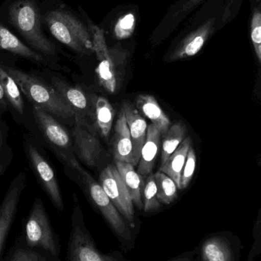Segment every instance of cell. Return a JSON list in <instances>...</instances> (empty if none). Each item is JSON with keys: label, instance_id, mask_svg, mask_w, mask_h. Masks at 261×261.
Wrapping results in <instances>:
<instances>
[{"label": "cell", "instance_id": "obj_10", "mask_svg": "<svg viewBox=\"0 0 261 261\" xmlns=\"http://www.w3.org/2000/svg\"><path fill=\"white\" fill-rule=\"evenodd\" d=\"M26 176L18 175L11 182L0 205V256L15 219L20 196L25 188Z\"/></svg>", "mask_w": 261, "mask_h": 261}, {"label": "cell", "instance_id": "obj_7", "mask_svg": "<svg viewBox=\"0 0 261 261\" xmlns=\"http://www.w3.org/2000/svg\"><path fill=\"white\" fill-rule=\"evenodd\" d=\"M100 182L103 190L125 219L130 228H134L133 201L116 167L109 165L104 168L100 175Z\"/></svg>", "mask_w": 261, "mask_h": 261}, {"label": "cell", "instance_id": "obj_16", "mask_svg": "<svg viewBox=\"0 0 261 261\" xmlns=\"http://www.w3.org/2000/svg\"><path fill=\"white\" fill-rule=\"evenodd\" d=\"M113 153L115 161L129 163L133 166V145L125 116L121 110L115 125L113 141Z\"/></svg>", "mask_w": 261, "mask_h": 261}, {"label": "cell", "instance_id": "obj_12", "mask_svg": "<svg viewBox=\"0 0 261 261\" xmlns=\"http://www.w3.org/2000/svg\"><path fill=\"white\" fill-rule=\"evenodd\" d=\"M52 84L63 100L73 110L74 118L87 122H88L87 118H94V107H91L93 101H90L81 88L72 87L55 77L52 78Z\"/></svg>", "mask_w": 261, "mask_h": 261}, {"label": "cell", "instance_id": "obj_21", "mask_svg": "<svg viewBox=\"0 0 261 261\" xmlns=\"http://www.w3.org/2000/svg\"><path fill=\"white\" fill-rule=\"evenodd\" d=\"M120 175L122 177L127 190L130 193L133 203L139 210H142V196H141V184L142 179L140 175L134 170V166L129 163L116 161V166Z\"/></svg>", "mask_w": 261, "mask_h": 261}, {"label": "cell", "instance_id": "obj_28", "mask_svg": "<svg viewBox=\"0 0 261 261\" xmlns=\"http://www.w3.org/2000/svg\"><path fill=\"white\" fill-rule=\"evenodd\" d=\"M136 27V18L133 13H127L118 18L114 26L116 39L124 40L133 35Z\"/></svg>", "mask_w": 261, "mask_h": 261}, {"label": "cell", "instance_id": "obj_13", "mask_svg": "<svg viewBox=\"0 0 261 261\" xmlns=\"http://www.w3.org/2000/svg\"><path fill=\"white\" fill-rule=\"evenodd\" d=\"M216 18L207 20L203 24L198 28L184 38L169 57V61L191 58L197 55L215 31Z\"/></svg>", "mask_w": 261, "mask_h": 261}, {"label": "cell", "instance_id": "obj_20", "mask_svg": "<svg viewBox=\"0 0 261 261\" xmlns=\"http://www.w3.org/2000/svg\"><path fill=\"white\" fill-rule=\"evenodd\" d=\"M190 147H191V138L188 137L183 140L176 150L172 153L171 156L161 165L159 168V171L165 173L174 181L176 187L179 190H180L181 172L185 164Z\"/></svg>", "mask_w": 261, "mask_h": 261}, {"label": "cell", "instance_id": "obj_25", "mask_svg": "<svg viewBox=\"0 0 261 261\" xmlns=\"http://www.w3.org/2000/svg\"><path fill=\"white\" fill-rule=\"evenodd\" d=\"M0 84L3 87L5 97L20 114L24 111V103L19 87L13 78L0 66Z\"/></svg>", "mask_w": 261, "mask_h": 261}, {"label": "cell", "instance_id": "obj_29", "mask_svg": "<svg viewBox=\"0 0 261 261\" xmlns=\"http://www.w3.org/2000/svg\"><path fill=\"white\" fill-rule=\"evenodd\" d=\"M251 38L256 56L261 62V13L259 8H255L251 21Z\"/></svg>", "mask_w": 261, "mask_h": 261}, {"label": "cell", "instance_id": "obj_23", "mask_svg": "<svg viewBox=\"0 0 261 261\" xmlns=\"http://www.w3.org/2000/svg\"><path fill=\"white\" fill-rule=\"evenodd\" d=\"M113 118L114 111L110 102L106 98H97L94 104L95 123L104 138H107L110 135Z\"/></svg>", "mask_w": 261, "mask_h": 261}, {"label": "cell", "instance_id": "obj_3", "mask_svg": "<svg viewBox=\"0 0 261 261\" xmlns=\"http://www.w3.org/2000/svg\"><path fill=\"white\" fill-rule=\"evenodd\" d=\"M64 160L70 164V167L78 172L85 184L89 195L91 198L97 208L101 212L110 228L114 231L120 241L126 247L132 246L133 234L131 228L126 222L121 213L113 205L105 192L103 190L101 184L97 182L90 174L80 165L79 163L74 158H64Z\"/></svg>", "mask_w": 261, "mask_h": 261}, {"label": "cell", "instance_id": "obj_1", "mask_svg": "<svg viewBox=\"0 0 261 261\" xmlns=\"http://www.w3.org/2000/svg\"><path fill=\"white\" fill-rule=\"evenodd\" d=\"M4 69L18 84L21 93L35 107L64 119H70L75 116L73 110L63 100L55 89L18 69L9 67Z\"/></svg>", "mask_w": 261, "mask_h": 261}, {"label": "cell", "instance_id": "obj_11", "mask_svg": "<svg viewBox=\"0 0 261 261\" xmlns=\"http://www.w3.org/2000/svg\"><path fill=\"white\" fill-rule=\"evenodd\" d=\"M28 153L32 167L41 180L48 196L53 202L55 208L59 211H63L64 203L62 196L53 169L34 146L29 145Z\"/></svg>", "mask_w": 261, "mask_h": 261}, {"label": "cell", "instance_id": "obj_37", "mask_svg": "<svg viewBox=\"0 0 261 261\" xmlns=\"http://www.w3.org/2000/svg\"><path fill=\"white\" fill-rule=\"evenodd\" d=\"M44 261H46V260H44Z\"/></svg>", "mask_w": 261, "mask_h": 261}, {"label": "cell", "instance_id": "obj_35", "mask_svg": "<svg viewBox=\"0 0 261 261\" xmlns=\"http://www.w3.org/2000/svg\"><path fill=\"white\" fill-rule=\"evenodd\" d=\"M170 261H193L191 259L188 258L187 257H178V258L173 259V260H170Z\"/></svg>", "mask_w": 261, "mask_h": 261}, {"label": "cell", "instance_id": "obj_9", "mask_svg": "<svg viewBox=\"0 0 261 261\" xmlns=\"http://www.w3.org/2000/svg\"><path fill=\"white\" fill-rule=\"evenodd\" d=\"M73 138L80 159L90 167H95L102 153V147L96 132L87 121L75 117Z\"/></svg>", "mask_w": 261, "mask_h": 261}, {"label": "cell", "instance_id": "obj_8", "mask_svg": "<svg viewBox=\"0 0 261 261\" xmlns=\"http://www.w3.org/2000/svg\"><path fill=\"white\" fill-rule=\"evenodd\" d=\"M88 26L93 41V52L96 54L99 61L96 68L98 81L107 91L114 93L117 81L114 60L111 50L107 47L102 29L90 21H88Z\"/></svg>", "mask_w": 261, "mask_h": 261}, {"label": "cell", "instance_id": "obj_18", "mask_svg": "<svg viewBox=\"0 0 261 261\" xmlns=\"http://www.w3.org/2000/svg\"><path fill=\"white\" fill-rule=\"evenodd\" d=\"M160 137L161 134L154 125L147 127V138L138 163V173L141 176H147L153 170L160 147Z\"/></svg>", "mask_w": 261, "mask_h": 261}, {"label": "cell", "instance_id": "obj_34", "mask_svg": "<svg viewBox=\"0 0 261 261\" xmlns=\"http://www.w3.org/2000/svg\"><path fill=\"white\" fill-rule=\"evenodd\" d=\"M4 92H3V87L0 84V109L5 108L6 106V100H5Z\"/></svg>", "mask_w": 261, "mask_h": 261}, {"label": "cell", "instance_id": "obj_5", "mask_svg": "<svg viewBox=\"0 0 261 261\" xmlns=\"http://www.w3.org/2000/svg\"><path fill=\"white\" fill-rule=\"evenodd\" d=\"M68 261H122L114 254H101L95 246L88 230L84 225L79 205L74 208L72 231L67 249Z\"/></svg>", "mask_w": 261, "mask_h": 261}, {"label": "cell", "instance_id": "obj_17", "mask_svg": "<svg viewBox=\"0 0 261 261\" xmlns=\"http://www.w3.org/2000/svg\"><path fill=\"white\" fill-rule=\"evenodd\" d=\"M136 110L148 118L152 125L156 127L161 135L167 132L170 127V120L164 113L157 100L150 95H139L136 99Z\"/></svg>", "mask_w": 261, "mask_h": 261}, {"label": "cell", "instance_id": "obj_2", "mask_svg": "<svg viewBox=\"0 0 261 261\" xmlns=\"http://www.w3.org/2000/svg\"><path fill=\"white\" fill-rule=\"evenodd\" d=\"M44 21L58 41L81 55L93 52L90 31L79 19L64 10L48 12Z\"/></svg>", "mask_w": 261, "mask_h": 261}, {"label": "cell", "instance_id": "obj_19", "mask_svg": "<svg viewBox=\"0 0 261 261\" xmlns=\"http://www.w3.org/2000/svg\"><path fill=\"white\" fill-rule=\"evenodd\" d=\"M202 261H234V254L229 242L219 236L205 239L201 248Z\"/></svg>", "mask_w": 261, "mask_h": 261}, {"label": "cell", "instance_id": "obj_26", "mask_svg": "<svg viewBox=\"0 0 261 261\" xmlns=\"http://www.w3.org/2000/svg\"><path fill=\"white\" fill-rule=\"evenodd\" d=\"M154 175L156 186V196L160 203L170 205L177 198V187L174 181L161 171Z\"/></svg>", "mask_w": 261, "mask_h": 261}, {"label": "cell", "instance_id": "obj_33", "mask_svg": "<svg viewBox=\"0 0 261 261\" xmlns=\"http://www.w3.org/2000/svg\"><path fill=\"white\" fill-rule=\"evenodd\" d=\"M204 1L205 0H185L183 4L182 5V7L176 14V17H177L178 15H183V14L190 13L193 9L202 4Z\"/></svg>", "mask_w": 261, "mask_h": 261}, {"label": "cell", "instance_id": "obj_31", "mask_svg": "<svg viewBox=\"0 0 261 261\" xmlns=\"http://www.w3.org/2000/svg\"><path fill=\"white\" fill-rule=\"evenodd\" d=\"M254 242L251 251H250L248 260L246 261H254L257 256L260 255L261 252V218L260 213L257 216V221L254 224V231H253Z\"/></svg>", "mask_w": 261, "mask_h": 261}, {"label": "cell", "instance_id": "obj_32", "mask_svg": "<svg viewBox=\"0 0 261 261\" xmlns=\"http://www.w3.org/2000/svg\"><path fill=\"white\" fill-rule=\"evenodd\" d=\"M44 257L36 251L27 249L16 250L9 261H44Z\"/></svg>", "mask_w": 261, "mask_h": 261}, {"label": "cell", "instance_id": "obj_36", "mask_svg": "<svg viewBox=\"0 0 261 261\" xmlns=\"http://www.w3.org/2000/svg\"><path fill=\"white\" fill-rule=\"evenodd\" d=\"M2 145V138H1V135H0V147H1ZM2 170V166L1 164H0V171Z\"/></svg>", "mask_w": 261, "mask_h": 261}, {"label": "cell", "instance_id": "obj_22", "mask_svg": "<svg viewBox=\"0 0 261 261\" xmlns=\"http://www.w3.org/2000/svg\"><path fill=\"white\" fill-rule=\"evenodd\" d=\"M0 49L12 52L23 58L35 61H42V57L23 44L16 36L0 24Z\"/></svg>", "mask_w": 261, "mask_h": 261}, {"label": "cell", "instance_id": "obj_24", "mask_svg": "<svg viewBox=\"0 0 261 261\" xmlns=\"http://www.w3.org/2000/svg\"><path fill=\"white\" fill-rule=\"evenodd\" d=\"M186 128L182 122H177L169 128L165 134L162 135V156L161 162L163 164L172 153L176 150L179 144L185 139ZM161 164V165H162Z\"/></svg>", "mask_w": 261, "mask_h": 261}, {"label": "cell", "instance_id": "obj_27", "mask_svg": "<svg viewBox=\"0 0 261 261\" xmlns=\"http://www.w3.org/2000/svg\"><path fill=\"white\" fill-rule=\"evenodd\" d=\"M141 196L144 212L153 213L160 208V202L156 196V186L155 182L154 175L151 174L146 180L142 179L141 184Z\"/></svg>", "mask_w": 261, "mask_h": 261}, {"label": "cell", "instance_id": "obj_6", "mask_svg": "<svg viewBox=\"0 0 261 261\" xmlns=\"http://www.w3.org/2000/svg\"><path fill=\"white\" fill-rule=\"evenodd\" d=\"M26 241L31 248H38L54 257L59 255V247L41 199H35L26 224Z\"/></svg>", "mask_w": 261, "mask_h": 261}, {"label": "cell", "instance_id": "obj_30", "mask_svg": "<svg viewBox=\"0 0 261 261\" xmlns=\"http://www.w3.org/2000/svg\"><path fill=\"white\" fill-rule=\"evenodd\" d=\"M196 167V155L194 149L190 147L187 154L186 160L183 168L181 172L180 176V190L185 189L193 179V174Z\"/></svg>", "mask_w": 261, "mask_h": 261}, {"label": "cell", "instance_id": "obj_14", "mask_svg": "<svg viewBox=\"0 0 261 261\" xmlns=\"http://www.w3.org/2000/svg\"><path fill=\"white\" fill-rule=\"evenodd\" d=\"M122 111L130 130L133 145V166H136L139 163L141 150L147 138V122L136 109L128 102H124Z\"/></svg>", "mask_w": 261, "mask_h": 261}, {"label": "cell", "instance_id": "obj_15", "mask_svg": "<svg viewBox=\"0 0 261 261\" xmlns=\"http://www.w3.org/2000/svg\"><path fill=\"white\" fill-rule=\"evenodd\" d=\"M33 113L35 120L51 143L61 148H67L70 145L68 134L50 113L37 107H34Z\"/></svg>", "mask_w": 261, "mask_h": 261}, {"label": "cell", "instance_id": "obj_4", "mask_svg": "<svg viewBox=\"0 0 261 261\" xmlns=\"http://www.w3.org/2000/svg\"><path fill=\"white\" fill-rule=\"evenodd\" d=\"M9 19L26 41L38 51L54 55L55 46L42 32L39 10L31 0H18L9 8Z\"/></svg>", "mask_w": 261, "mask_h": 261}]
</instances>
